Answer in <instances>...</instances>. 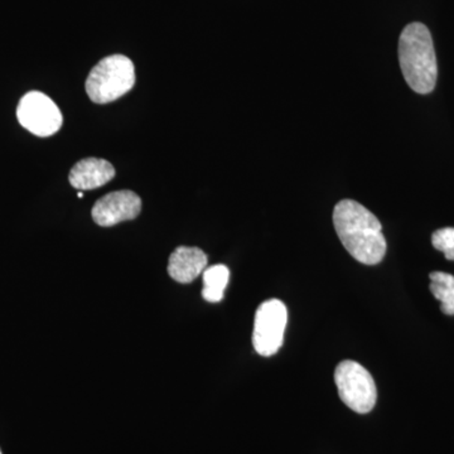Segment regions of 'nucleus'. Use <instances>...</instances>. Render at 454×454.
Instances as JSON below:
<instances>
[{"label": "nucleus", "mask_w": 454, "mask_h": 454, "mask_svg": "<svg viewBox=\"0 0 454 454\" xmlns=\"http://www.w3.org/2000/svg\"><path fill=\"white\" fill-rule=\"evenodd\" d=\"M333 225L340 243L352 258L376 265L387 254V240L378 217L354 200H342L333 210Z\"/></svg>", "instance_id": "f257e3e1"}, {"label": "nucleus", "mask_w": 454, "mask_h": 454, "mask_svg": "<svg viewBox=\"0 0 454 454\" xmlns=\"http://www.w3.org/2000/svg\"><path fill=\"white\" fill-rule=\"evenodd\" d=\"M399 62L409 88L417 94H430L437 85L438 65L428 27L411 23L399 38Z\"/></svg>", "instance_id": "f03ea898"}, {"label": "nucleus", "mask_w": 454, "mask_h": 454, "mask_svg": "<svg viewBox=\"0 0 454 454\" xmlns=\"http://www.w3.org/2000/svg\"><path fill=\"white\" fill-rule=\"evenodd\" d=\"M136 85V68L130 59L122 55L106 57L89 74L86 92L95 104L118 100Z\"/></svg>", "instance_id": "7ed1b4c3"}, {"label": "nucleus", "mask_w": 454, "mask_h": 454, "mask_svg": "<svg viewBox=\"0 0 454 454\" xmlns=\"http://www.w3.org/2000/svg\"><path fill=\"white\" fill-rule=\"evenodd\" d=\"M339 395L343 404L358 414L372 411L378 399L375 381L365 367L355 361L346 360L339 364L334 372Z\"/></svg>", "instance_id": "20e7f679"}, {"label": "nucleus", "mask_w": 454, "mask_h": 454, "mask_svg": "<svg viewBox=\"0 0 454 454\" xmlns=\"http://www.w3.org/2000/svg\"><path fill=\"white\" fill-rule=\"evenodd\" d=\"M288 322V310L279 300L262 301L254 322V348L260 356L270 357L282 348Z\"/></svg>", "instance_id": "39448f33"}, {"label": "nucleus", "mask_w": 454, "mask_h": 454, "mask_svg": "<svg viewBox=\"0 0 454 454\" xmlns=\"http://www.w3.org/2000/svg\"><path fill=\"white\" fill-rule=\"evenodd\" d=\"M17 118L20 125L35 136L46 138L61 129V110L47 95L40 91L26 94L17 107Z\"/></svg>", "instance_id": "423d86ee"}, {"label": "nucleus", "mask_w": 454, "mask_h": 454, "mask_svg": "<svg viewBox=\"0 0 454 454\" xmlns=\"http://www.w3.org/2000/svg\"><path fill=\"white\" fill-rule=\"evenodd\" d=\"M142 211V200L129 190L115 191L101 197L92 207V220L98 226L110 227L137 219Z\"/></svg>", "instance_id": "0eeeda50"}, {"label": "nucleus", "mask_w": 454, "mask_h": 454, "mask_svg": "<svg viewBox=\"0 0 454 454\" xmlns=\"http://www.w3.org/2000/svg\"><path fill=\"white\" fill-rule=\"evenodd\" d=\"M115 177V168L112 163L98 158H85L70 170L68 181L71 186L79 191L95 190L109 184Z\"/></svg>", "instance_id": "6e6552de"}, {"label": "nucleus", "mask_w": 454, "mask_h": 454, "mask_svg": "<svg viewBox=\"0 0 454 454\" xmlns=\"http://www.w3.org/2000/svg\"><path fill=\"white\" fill-rule=\"evenodd\" d=\"M207 255L195 247H179L169 256L168 274L178 283H192L207 268Z\"/></svg>", "instance_id": "1a4fd4ad"}, {"label": "nucleus", "mask_w": 454, "mask_h": 454, "mask_svg": "<svg viewBox=\"0 0 454 454\" xmlns=\"http://www.w3.org/2000/svg\"><path fill=\"white\" fill-rule=\"evenodd\" d=\"M203 300L210 303H217L223 300V292H225L230 279V270L226 265L217 264L206 268L203 271Z\"/></svg>", "instance_id": "9d476101"}, {"label": "nucleus", "mask_w": 454, "mask_h": 454, "mask_svg": "<svg viewBox=\"0 0 454 454\" xmlns=\"http://www.w3.org/2000/svg\"><path fill=\"white\" fill-rule=\"evenodd\" d=\"M429 289L433 297L441 301V310L447 316H454V277L443 271L430 273Z\"/></svg>", "instance_id": "9b49d317"}, {"label": "nucleus", "mask_w": 454, "mask_h": 454, "mask_svg": "<svg viewBox=\"0 0 454 454\" xmlns=\"http://www.w3.org/2000/svg\"><path fill=\"white\" fill-rule=\"evenodd\" d=\"M432 244L446 259L454 262V227H444L433 232Z\"/></svg>", "instance_id": "f8f14e48"}, {"label": "nucleus", "mask_w": 454, "mask_h": 454, "mask_svg": "<svg viewBox=\"0 0 454 454\" xmlns=\"http://www.w3.org/2000/svg\"><path fill=\"white\" fill-rule=\"evenodd\" d=\"M77 197H79V199H82L83 193L82 192L77 193Z\"/></svg>", "instance_id": "ddd939ff"}, {"label": "nucleus", "mask_w": 454, "mask_h": 454, "mask_svg": "<svg viewBox=\"0 0 454 454\" xmlns=\"http://www.w3.org/2000/svg\"><path fill=\"white\" fill-rule=\"evenodd\" d=\"M0 454H3V453H2V450H0Z\"/></svg>", "instance_id": "4468645a"}]
</instances>
